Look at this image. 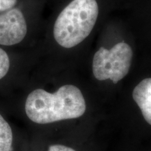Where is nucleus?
Wrapping results in <instances>:
<instances>
[{
    "mask_svg": "<svg viewBox=\"0 0 151 151\" xmlns=\"http://www.w3.org/2000/svg\"><path fill=\"white\" fill-rule=\"evenodd\" d=\"M98 14L96 0H73L55 22L53 35L57 43L66 48L81 43L91 33Z\"/></svg>",
    "mask_w": 151,
    "mask_h": 151,
    "instance_id": "obj_2",
    "label": "nucleus"
},
{
    "mask_svg": "<svg viewBox=\"0 0 151 151\" xmlns=\"http://www.w3.org/2000/svg\"><path fill=\"white\" fill-rule=\"evenodd\" d=\"M17 0H0V11H8L16 4Z\"/></svg>",
    "mask_w": 151,
    "mask_h": 151,
    "instance_id": "obj_8",
    "label": "nucleus"
},
{
    "mask_svg": "<svg viewBox=\"0 0 151 151\" xmlns=\"http://www.w3.org/2000/svg\"><path fill=\"white\" fill-rule=\"evenodd\" d=\"M132 96L143 118L151 125V78L141 81L134 89Z\"/></svg>",
    "mask_w": 151,
    "mask_h": 151,
    "instance_id": "obj_5",
    "label": "nucleus"
},
{
    "mask_svg": "<svg viewBox=\"0 0 151 151\" xmlns=\"http://www.w3.org/2000/svg\"><path fill=\"white\" fill-rule=\"evenodd\" d=\"M132 48L127 43H117L110 50L100 48L94 55L92 71L99 81L110 79L117 83L129 73L132 63Z\"/></svg>",
    "mask_w": 151,
    "mask_h": 151,
    "instance_id": "obj_3",
    "label": "nucleus"
},
{
    "mask_svg": "<svg viewBox=\"0 0 151 151\" xmlns=\"http://www.w3.org/2000/svg\"><path fill=\"white\" fill-rule=\"evenodd\" d=\"M48 151H76L70 147H67L63 145H52L49 147Z\"/></svg>",
    "mask_w": 151,
    "mask_h": 151,
    "instance_id": "obj_9",
    "label": "nucleus"
},
{
    "mask_svg": "<svg viewBox=\"0 0 151 151\" xmlns=\"http://www.w3.org/2000/svg\"><path fill=\"white\" fill-rule=\"evenodd\" d=\"M13 143L12 130L0 115V151H11Z\"/></svg>",
    "mask_w": 151,
    "mask_h": 151,
    "instance_id": "obj_6",
    "label": "nucleus"
},
{
    "mask_svg": "<svg viewBox=\"0 0 151 151\" xmlns=\"http://www.w3.org/2000/svg\"><path fill=\"white\" fill-rule=\"evenodd\" d=\"M86 110L83 95L73 85L60 87L54 93L43 89L35 90L28 95L25 102L27 117L38 124L79 118Z\"/></svg>",
    "mask_w": 151,
    "mask_h": 151,
    "instance_id": "obj_1",
    "label": "nucleus"
},
{
    "mask_svg": "<svg viewBox=\"0 0 151 151\" xmlns=\"http://www.w3.org/2000/svg\"><path fill=\"white\" fill-rule=\"evenodd\" d=\"M10 67V60L4 50L0 48V80L8 73Z\"/></svg>",
    "mask_w": 151,
    "mask_h": 151,
    "instance_id": "obj_7",
    "label": "nucleus"
},
{
    "mask_svg": "<svg viewBox=\"0 0 151 151\" xmlns=\"http://www.w3.org/2000/svg\"><path fill=\"white\" fill-rule=\"evenodd\" d=\"M27 32V22L19 9H11L0 15V45L13 46L19 43Z\"/></svg>",
    "mask_w": 151,
    "mask_h": 151,
    "instance_id": "obj_4",
    "label": "nucleus"
}]
</instances>
